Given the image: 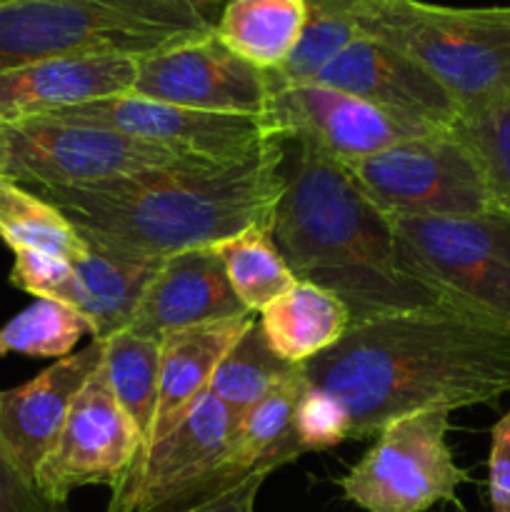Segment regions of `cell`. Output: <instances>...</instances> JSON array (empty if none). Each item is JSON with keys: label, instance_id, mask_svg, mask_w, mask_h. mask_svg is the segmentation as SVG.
I'll list each match as a JSON object with an SVG mask.
<instances>
[{"label": "cell", "instance_id": "cell-1", "mask_svg": "<svg viewBox=\"0 0 510 512\" xmlns=\"http://www.w3.org/2000/svg\"><path fill=\"white\" fill-rule=\"evenodd\" d=\"M303 375L343 405L350 440H368L400 415L453 413L508 395L510 328L448 305L375 315L350 323Z\"/></svg>", "mask_w": 510, "mask_h": 512}, {"label": "cell", "instance_id": "cell-2", "mask_svg": "<svg viewBox=\"0 0 510 512\" xmlns=\"http://www.w3.org/2000/svg\"><path fill=\"white\" fill-rule=\"evenodd\" d=\"M283 143L270 138L240 158H188L108 183L28 190L55 205L85 238L133 258L163 260L248 228L270 230L285 190Z\"/></svg>", "mask_w": 510, "mask_h": 512}, {"label": "cell", "instance_id": "cell-3", "mask_svg": "<svg viewBox=\"0 0 510 512\" xmlns=\"http://www.w3.org/2000/svg\"><path fill=\"white\" fill-rule=\"evenodd\" d=\"M298 148L270 220V238L295 280L333 290L353 323L443 305L400 268L393 220L348 170L313 145Z\"/></svg>", "mask_w": 510, "mask_h": 512}, {"label": "cell", "instance_id": "cell-4", "mask_svg": "<svg viewBox=\"0 0 510 512\" xmlns=\"http://www.w3.org/2000/svg\"><path fill=\"white\" fill-rule=\"evenodd\" d=\"M213 33L190 0H5L0 3V70L55 58H148Z\"/></svg>", "mask_w": 510, "mask_h": 512}, {"label": "cell", "instance_id": "cell-5", "mask_svg": "<svg viewBox=\"0 0 510 512\" xmlns=\"http://www.w3.org/2000/svg\"><path fill=\"white\" fill-rule=\"evenodd\" d=\"M358 28L423 65L463 115L510 90V5L370 0L358 13Z\"/></svg>", "mask_w": 510, "mask_h": 512}, {"label": "cell", "instance_id": "cell-6", "mask_svg": "<svg viewBox=\"0 0 510 512\" xmlns=\"http://www.w3.org/2000/svg\"><path fill=\"white\" fill-rule=\"evenodd\" d=\"M400 268L448 308L510 328V215L390 218Z\"/></svg>", "mask_w": 510, "mask_h": 512}, {"label": "cell", "instance_id": "cell-7", "mask_svg": "<svg viewBox=\"0 0 510 512\" xmlns=\"http://www.w3.org/2000/svg\"><path fill=\"white\" fill-rule=\"evenodd\" d=\"M343 168L388 218H463L495 210L483 168L455 128L408 138Z\"/></svg>", "mask_w": 510, "mask_h": 512}, {"label": "cell", "instance_id": "cell-8", "mask_svg": "<svg viewBox=\"0 0 510 512\" xmlns=\"http://www.w3.org/2000/svg\"><path fill=\"white\" fill-rule=\"evenodd\" d=\"M448 433V410L395 418L338 480L343 498L365 512H425L438 503H455L470 475L455 463Z\"/></svg>", "mask_w": 510, "mask_h": 512}, {"label": "cell", "instance_id": "cell-9", "mask_svg": "<svg viewBox=\"0 0 510 512\" xmlns=\"http://www.w3.org/2000/svg\"><path fill=\"white\" fill-rule=\"evenodd\" d=\"M5 135L10 143L5 178L23 188H80L198 158L118 130L60 118L8 125Z\"/></svg>", "mask_w": 510, "mask_h": 512}, {"label": "cell", "instance_id": "cell-10", "mask_svg": "<svg viewBox=\"0 0 510 512\" xmlns=\"http://www.w3.org/2000/svg\"><path fill=\"white\" fill-rule=\"evenodd\" d=\"M235 420L205 393L168 435L150 445L110 490L105 512H173L228 490L225 463Z\"/></svg>", "mask_w": 510, "mask_h": 512}, {"label": "cell", "instance_id": "cell-11", "mask_svg": "<svg viewBox=\"0 0 510 512\" xmlns=\"http://www.w3.org/2000/svg\"><path fill=\"white\" fill-rule=\"evenodd\" d=\"M143 440L138 428L115 400L103 363L85 383L70 408L58 440L35 470V490L63 508L70 493L85 485L110 490L130 473Z\"/></svg>", "mask_w": 510, "mask_h": 512}, {"label": "cell", "instance_id": "cell-12", "mask_svg": "<svg viewBox=\"0 0 510 512\" xmlns=\"http://www.w3.org/2000/svg\"><path fill=\"white\" fill-rule=\"evenodd\" d=\"M130 93L203 113L268 120L273 80L270 73L225 48L213 30L203 38L140 58Z\"/></svg>", "mask_w": 510, "mask_h": 512}, {"label": "cell", "instance_id": "cell-13", "mask_svg": "<svg viewBox=\"0 0 510 512\" xmlns=\"http://www.w3.org/2000/svg\"><path fill=\"white\" fill-rule=\"evenodd\" d=\"M268 123L280 140L313 145L340 165L358 163L408 138L435 133L403 123L368 100L313 80L273 83Z\"/></svg>", "mask_w": 510, "mask_h": 512}, {"label": "cell", "instance_id": "cell-14", "mask_svg": "<svg viewBox=\"0 0 510 512\" xmlns=\"http://www.w3.org/2000/svg\"><path fill=\"white\" fill-rule=\"evenodd\" d=\"M45 118L118 130V133L208 160L240 158L263 145L265 140L278 138L265 118L203 113V110L140 98L133 93L90 100V103L50 113Z\"/></svg>", "mask_w": 510, "mask_h": 512}, {"label": "cell", "instance_id": "cell-15", "mask_svg": "<svg viewBox=\"0 0 510 512\" xmlns=\"http://www.w3.org/2000/svg\"><path fill=\"white\" fill-rule=\"evenodd\" d=\"M310 80L368 100L420 130H453L463 118L453 95L423 65L370 35L355 38Z\"/></svg>", "mask_w": 510, "mask_h": 512}, {"label": "cell", "instance_id": "cell-16", "mask_svg": "<svg viewBox=\"0 0 510 512\" xmlns=\"http://www.w3.org/2000/svg\"><path fill=\"white\" fill-rule=\"evenodd\" d=\"M103 363V340L90 338L78 353L55 360L25 385L0 390V448L33 483L35 470L58 440L70 408Z\"/></svg>", "mask_w": 510, "mask_h": 512}, {"label": "cell", "instance_id": "cell-17", "mask_svg": "<svg viewBox=\"0 0 510 512\" xmlns=\"http://www.w3.org/2000/svg\"><path fill=\"white\" fill-rule=\"evenodd\" d=\"M215 245L183 250L158 263L125 330L160 340L175 330L245 315Z\"/></svg>", "mask_w": 510, "mask_h": 512}, {"label": "cell", "instance_id": "cell-18", "mask_svg": "<svg viewBox=\"0 0 510 512\" xmlns=\"http://www.w3.org/2000/svg\"><path fill=\"white\" fill-rule=\"evenodd\" d=\"M138 58L83 55L0 70V128L133 90Z\"/></svg>", "mask_w": 510, "mask_h": 512}, {"label": "cell", "instance_id": "cell-19", "mask_svg": "<svg viewBox=\"0 0 510 512\" xmlns=\"http://www.w3.org/2000/svg\"><path fill=\"white\" fill-rule=\"evenodd\" d=\"M255 318V313L235 315L228 320L175 330L160 338L158 403L145 450L168 435L180 418L208 393L220 360Z\"/></svg>", "mask_w": 510, "mask_h": 512}, {"label": "cell", "instance_id": "cell-20", "mask_svg": "<svg viewBox=\"0 0 510 512\" xmlns=\"http://www.w3.org/2000/svg\"><path fill=\"white\" fill-rule=\"evenodd\" d=\"M270 350L290 365H305L348 333L350 308L328 288L295 280L293 288L258 313Z\"/></svg>", "mask_w": 510, "mask_h": 512}, {"label": "cell", "instance_id": "cell-21", "mask_svg": "<svg viewBox=\"0 0 510 512\" xmlns=\"http://www.w3.org/2000/svg\"><path fill=\"white\" fill-rule=\"evenodd\" d=\"M305 390L308 380L300 365L298 373L290 375L235 423L225 463L228 485L240 483L255 470H278L280 465L293 463L303 455L295 440V410Z\"/></svg>", "mask_w": 510, "mask_h": 512}, {"label": "cell", "instance_id": "cell-22", "mask_svg": "<svg viewBox=\"0 0 510 512\" xmlns=\"http://www.w3.org/2000/svg\"><path fill=\"white\" fill-rule=\"evenodd\" d=\"M305 0H225L215 35L263 73H278L303 38Z\"/></svg>", "mask_w": 510, "mask_h": 512}, {"label": "cell", "instance_id": "cell-23", "mask_svg": "<svg viewBox=\"0 0 510 512\" xmlns=\"http://www.w3.org/2000/svg\"><path fill=\"white\" fill-rule=\"evenodd\" d=\"M85 243V253L73 260L85 293L83 318L90 325V338L105 340L128 328L160 260L123 255L90 238H85Z\"/></svg>", "mask_w": 510, "mask_h": 512}, {"label": "cell", "instance_id": "cell-24", "mask_svg": "<svg viewBox=\"0 0 510 512\" xmlns=\"http://www.w3.org/2000/svg\"><path fill=\"white\" fill-rule=\"evenodd\" d=\"M0 240L10 250H38L63 260H78L88 243L55 205L33 190L0 178Z\"/></svg>", "mask_w": 510, "mask_h": 512}, {"label": "cell", "instance_id": "cell-25", "mask_svg": "<svg viewBox=\"0 0 510 512\" xmlns=\"http://www.w3.org/2000/svg\"><path fill=\"white\" fill-rule=\"evenodd\" d=\"M103 373L120 408L138 428L143 440L140 455H143L153 425L155 403H158L160 340L118 330L103 340Z\"/></svg>", "mask_w": 510, "mask_h": 512}, {"label": "cell", "instance_id": "cell-26", "mask_svg": "<svg viewBox=\"0 0 510 512\" xmlns=\"http://www.w3.org/2000/svg\"><path fill=\"white\" fill-rule=\"evenodd\" d=\"M298 368L300 365L285 363L270 350L255 318L250 328L235 340L228 355L220 360L213 383H210V393L225 405V410L238 423L265 395H270L290 375L298 373Z\"/></svg>", "mask_w": 510, "mask_h": 512}, {"label": "cell", "instance_id": "cell-27", "mask_svg": "<svg viewBox=\"0 0 510 512\" xmlns=\"http://www.w3.org/2000/svg\"><path fill=\"white\" fill-rule=\"evenodd\" d=\"M235 298L258 315L295 285L293 270L275 248L268 228H248L215 245Z\"/></svg>", "mask_w": 510, "mask_h": 512}, {"label": "cell", "instance_id": "cell-28", "mask_svg": "<svg viewBox=\"0 0 510 512\" xmlns=\"http://www.w3.org/2000/svg\"><path fill=\"white\" fill-rule=\"evenodd\" d=\"M370 0H305L308 20L288 63L270 73L275 85L303 83L360 38L358 13Z\"/></svg>", "mask_w": 510, "mask_h": 512}, {"label": "cell", "instance_id": "cell-29", "mask_svg": "<svg viewBox=\"0 0 510 512\" xmlns=\"http://www.w3.org/2000/svg\"><path fill=\"white\" fill-rule=\"evenodd\" d=\"M85 335H90V325L78 310L55 300H35L0 325V358L13 353L28 358H68Z\"/></svg>", "mask_w": 510, "mask_h": 512}, {"label": "cell", "instance_id": "cell-30", "mask_svg": "<svg viewBox=\"0 0 510 512\" xmlns=\"http://www.w3.org/2000/svg\"><path fill=\"white\" fill-rule=\"evenodd\" d=\"M455 130L478 158L495 210L510 215V90L463 115Z\"/></svg>", "mask_w": 510, "mask_h": 512}, {"label": "cell", "instance_id": "cell-31", "mask_svg": "<svg viewBox=\"0 0 510 512\" xmlns=\"http://www.w3.org/2000/svg\"><path fill=\"white\" fill-rule=\"evenodd\" d=\"M10 283L38 300H55L83 315L85 293L75 265L70 260L53 258L38 250H15Z\"/></svg>", "mask_w": 510, "mask_h": 512}, {"label": "cell", "instance_id": "cell-32", "mask_svg": "<svg viewBox=\"0 0 510 512\" xmlns=\"http://www.w3.org/2000/svg\"><path fill=\"white\" fill-rule=\"evenodd\" d=\"M295 440L303 455L348 443L350 425L343 405L308 385L295 410Z\"/></svg>", "mask_w": 510, "mask_h": 512}, {"label": "cell", "instance_id": "cell-33", "mask_svg": "<svg viewBox=\"0 0 510 512\" xmlns=\"http://www.w3.org/2000/svg\"><path fill=\"white\" fill-rule=\"evenodd\" d=\"M488 495L495 512H510V410L493 428L488 458Z\"/></svg>", "mask_w": 510, "mask_h": 512}, {"label": "cell", "instance_id": "cell-34", "mask_svg": "<svg viewBox=\"0 0 510 512\" xmlns=\"http://www.w3.org/2000/svg\"><path fill=\"white\" fill-rule=\"evenodd\" d=\"M0 512H63L48 503L30 480L18 473L5 450L0 448Z\"/></svg>", "mask_w": 510, "mask_h": 512}, {"label": "cell", "instance_id": "cell-35", "mask_svg": "<svg viewBox=\"0 0 510 512\" xmlns=\"http://www.w3.org/2000/svg\"><path fill=\"white\" fill-rule=\"evenodd\" d=\"M270 473H273V470L268 468L255 470V473H250L248 478H243L240 483L230 485L223 493L210 495V498L200 500V503L173 512H255V500H258L260 488H263V483L268 480Z\"/></svg>", "mask_w": 510, "mask_h": 512}, {"label": "cell", "instance_id": "cell-36", "mask_svg": "<svg viewBox=\"0 0 510 512\" xmlns=\"http://www.w3.org/2000/svg\"><path fill=\"white\" fill-rule=\"evenodd\" d=\"M8 163H10V143L5 128H0V178L8 175Z\"/></svg>", "mask_w": 510, "mask_h": 512}, {"label": "cell", "instance_id": "cell-37", "mask_svg": "<svg viewBox=\"0 0 510 512\" xmlns=\"http://www.w3.org/2000/svg\"><path fill=\"white\" fill-rule=\"evenodd\" d=\"M190 3L200 5V8H203V10H205V5H210V3H218V0H190Z\"/></svg>", "mask_w": 510, "mask_h": 512}, {"label": "cell", "instance_id": "cell-38", "mask_svg": "<svg viewBox=\"0 0 510 512\" xmlns=\"http://www.w3.org/2000/svg\"><path fill=\"white\" fill-rule=\"evenodd\" d=\"M0 3H5V0H0Z\"/></svg>", "mask_w": 510, "mask_h": 512}]
</instances>
